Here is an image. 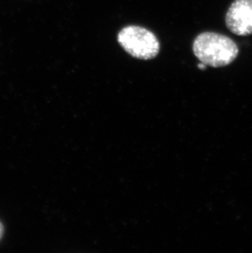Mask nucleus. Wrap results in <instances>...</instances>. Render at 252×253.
<instances>
[{
  "mask_svg": "<svg viewBox=\"0 0 252 253\" xmlns=\"http://www.w3.org/2000/svg\"><path fill=\"white\" fill-rule=\"evenodd\" d=\"M2 233H3V227H2V224L0 223V239L2 238Z\"/></svg>",
  "mask_w": 252,
  "mask_h": 253,
  "instance_id": "obj_4",
  "label": "nucleus"
},
{
  "mask_svg": "<svg viewBox=\"0 0 252 253\" xmlns=\"http://www.w3.org/2000/svg\"><path fill=\"white\" fill-rule=\"evenodd\" d=\"M193 53L202 63L212 67H224L235 61L239 53L232 39L215 32H203L193 42Z\"/></svg>",
  "mask_w": 252,
  "mask_h": 253,
  "instance_id": "obj_1",
  "label": "nucleus"
},
{
  "mask_svg": "<svg viewBox=\"0 0 252 253\" xmlns=\"http://www.w3.org/2000/svg\"><path fill=\"white\" fill-rule=\"evenodd\" d=\"M225 23L236 36L252 35V0H234L227 11Z\"/></svg>",
  "mask_w": 252,
  "mask_h": 253,
  "instance_id": "obj_3",
  "label": "nucleus"
},
{
  "mask_svg": "<svg viewBox=\"0 0 252 253\" xmlns=\"http://www.w3.org/2000/svg\"><path fill=\"white\" fill-rule=\"evenodd\" d=\"M117 40L129 55L138 59H152L159 53V41L154 34L143 27H125L120 31Z\"/></svg>",
  "mask_w": 252,
  "mask_h": 253,
  "instance_id": "obj_2",
  "label": "nucleus"
}]
</instances>
